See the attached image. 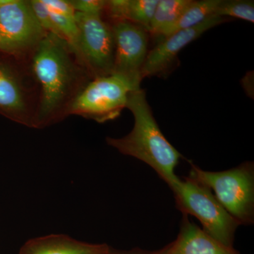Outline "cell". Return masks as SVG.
I'll list each match as a JSON object with an SVG mask.
<instances>
[{
	"instance_id": "obj_1",
	"label": "cell",
	"mask_w": 254,
	"mask_h": 254,
	"mask_svg": "<svg viewBox=\"0 0 254 254\" xmlns=\"http://www.w3.org/2000/svg\"><path fill=\"white\" fill-rule=\"evenodd\" d=\"M40 96L36 128L60 123L68 117L73 100L93 79L67 43L51 33L28 58Z\"/></svg>"
},
{
	"instance_id": "obj_2",
	"label": "cell",
	"mask_w": 254,
	"mask_h": 254,
	"mask_svg": "<svg viewBox=\"0 0 254 254\" xmlns=\"http://www.w3.org/2000/svg\"><path fill=\"white\" fill-rule=\"evenodd\" d=\"M126 108L134 118L131 131L123 138L108 137L107 143L123 154L149 165L172 190L180 180L175 170L182 155L159 128L144 90L140 88L131 92Z\"/></svg>"
},
{
	"instance_id": "obj_3",
	"label": "cell",
	"mask_w": 254,
	"mask_h": 254,
	"mask_svg": "<svg viewBox=\"0 0 254 254\" xmlns=\"http://www.w3.org/2000/svg\"><path fill=\"white\" fill-rule=\"evenodd\" d=\"M39 96L28 62L0 51V115L36 128Z\"/></svg>"
},
{
	"instance_id": "obj_4",
	"label": "cell",
	"mask_w": 254,
	"mask_h": 254,
	"mask_svg": "<svg viewBox=\"0 0 254 254\" xmlns=\"http://www.w3.org/2000/svg\"><path fill=\"white\" fill-rule=\"evenodd\" d=\"M188 177L209 189L220 204L240 225L254 223V164L245 162L236 168L209 172L190 162Z\"/></svg>"
},
{
	"instance_id": "obj_5",
	"label": "cell",
	"mask_w": 254,
	"mask_h": 254,
	"mask_svg": "<svg viewBox=\"0 0 254 254\" xmlns=\"http://www.w3.org/2000/svg\"><path fill=\"white\" fill-rule=\"evenodd\" d=\"M177 207L183 215L199 220L203 230L222 245L234 248L239 222L228 212L209 189L190 177L180 179L172 189Z\"/></svg>"
},
{
	"instance_id": "obj_6",
	"label": "cell",
	"mask_w": 254,
	"mask_h": 254,
	"mask_svg": "<svg viewBox=\"0 0 254 254\" xmlns=\"http://www.w3.org/2000/svg\"><path fill=\"white\" fill-rule=\"evenodd\" d=\"M139 88L115 73L93 78L73 100L68 116L78 115L98 123L115 120L127 108L130 93Z\"/></svg>"
},
{
	"instance_id": "obj_7",
	"label": "cell",
	"mask_w": 254,
	"mask_h": 254,
	"mask_svg": "<svg viewBox=\"0 0 254 254\" xmlns=\"http://www.w3.org/2000/svg\"><path fill=\"white\" fill-rule=\"evenodd\" d=\"M47 34L30 1L11 0L0 6V51L28 61Z\"/></svg>"
},
{
	"instance_id": "obj_8",
	"label": "cell",
	"mask_w": 254,
	"mask_h": 254,
	"mask_svg": "<svg viewBox=\"0 0 254 254\" xmlns=\"http://www.w3.org/2000/svg\"><path fill=\"white\" fill-rule=\"evenodd\" d=\"M78 30V55L80 63L95 78L112 74L115 41L111 25L102 16L75 15Z\"/></svg>"
},
{
	"instance_id": "obj_9",
	"label": "cell",
	"mask_w": 254,
	"mask_h": 254,
	"mask_svg": "<svg viewBox=\"0 0 254 254\" xmlns=\"http://www.w3.org/2000/svg\"><path fill=\"white\" fill-rule=\"evenodd\" d=\"M115 57L113 73L128 78L139 86L142 68L148 55L149 33L129 21H113Z\"/></svg>"
},
{
	"instance_id": "obj_10",
	"label": "cell",
	"mask_w": 254,
	"mask_h": 254,
	"mask_svg": "<svg viewBox=\"0 0 254 254\" xmlns=\"http://www.w3.org/2000/svg\"><path fill=\"white\" fill-rule=\"evenodd\" d=\"M228 18L213 15L193 28L182 30L157 43L147 55L142 68V78L161 74L174 63L187 45L199 38L210 28L228 21Z\"/></svg>"
},
{
	"instance_id": "obj_11",
	"label": "cell",
	"mask_w": 254,
	"mask_h": 254,
	"mask_svg": "<svg viewBox=\"0 0 254 254\" xmlns=\"http://www.w3.org/2000/svg\"><path fill=\"white\" fill-rule=\"evenodd\" d=\"M166 254H241L222 245L184 215L176 240L167 245Z\"/></svg>"
},
{
	"instance_id": "obj_12",
	"label": "cell",
	"mask_w": 254,
	"mask_h": 254,
	"mask_svg": "<svg viewBox=\"0 0 254 254\" xmlns=\"http://www.w3.org/2000/svg\"><path fill=\"white\" fill-rule=\"evenodd\" d=\"M105 244H90L65 235H50L27 241L19 254H93Z\"/></svg>"
},
{
	"instance_id": "obj_13",
	"label": "cell",
	"mask_w": 254,
	"mask_h": 254,
	"mask_svg": "<svg viewBox=\"0 0 254 254\" xmlns=\"http://www.w3.org/2000/svg\"><path fill=\"white\" fill-rule=\"evenodd\" d=\"M222 0L192 1L191 4L175 22L159 32L155 38L158 42L182 30L188 29L200 24L210 16L215 15Z\"/></svg>"
},
{
	"instance_id": "obj_14",
	"label": "cell",
	"mask_w": 254,
	"mask_h": 254,
	"mask_svg": "<svg viewBox=\"0 0 254 254\" xmlns=\"http://www.w3.org/2000/svg\"><path fill=\"white\" fill-rule=\"evenodd\" d=\"M193 0H158L148 33L155 36L164 28L172 24L191 4Z\"/></svg>"
},
{
	"instance_id": "obj_15",
	"label": "cell",
	"mask_w": 254,
	"mask_h": 254,
	"mask_svg": "<svg viewBox=\"0 0 254 254\" xmlns=\"http://www.w3.org/2000/svg\"><path fill=\"white\" fill-rule=\"evenodd\" d=\"M158 0H128L127 21L149 31Z\"/></svg>"
},
{
	"instance_id": "obj_16",
	"label": "cell",
	"mask_w": 254,
	"mask_h": 254,
	"mask_svg": "<svg viewBox=\"0 0 254 254\" xmlns=\"http://www.w3.org/2000/svg\"><path fill=\"white\" fill-rule=\"evenodd\" d=\"M215 15L222 17L240 18L254 22V1L247 0H222Z\"/></svg>"
},
{
	"instance_id": "obj_17",
	"label": "cell",
	"mask_w": 254,
	"mask_h": 254,
	"mask_svg": "<svg viewBox=\"0 0 254 254\" xmlns=\"http://www.w3.org/2000/svg\"><path fill=\"white\" fill-rule=\"evenodd\" d=\"M32 9L34 11L38 22L48 33L54 34L62 38L59 30L57 27L49 10L46 7V5L42 2L41 0H31Z\"/></svg>"
},
{
	"instance_id": "obj_18",
	"label": "cell",
	"mask_w": 254,
	"mask_h": 254,
	"mask_svg": "<svg viewBox=\"0 0 254 254\" xmlns=\"http://www.w3.org/2000/svg\"><path fill=\"white\" fill-rule=\"evenodd\" d=\"M70 2L76 12L102 16L106 4L103 0H70Z\"/></svg>"
},
{
	"instance_id": "obj_19",
	"label": "cell",
	"mask_w": 254,
	"mask_h": 254,
	"mask_svg": "<svg viewBox=\"0 0 254 254\" xmlns=\"http://www.w3.org/2000/svg\"><path fill=\"white\" fill-rule=\"evenodd\" d=\"M128 0H109L106 1L104 13L113 21H127Z\"/></svg>"
},
{
	"instance_id": "obj_20",
	"label": "cell",
	"mask_w": 254,
	"mask_h": 254,
	"mask_svg": "<svg viewBox=\"0 0 254 254\" xmlns=\"http://www.w3.org/2000/svg\"><path fill=\"white\" fill-rule=\"evenodd\" d=\"M49 11L64 16H75L76 11L68 0H41Z\"/></svg>"
},
{
	"instance_id": "obj_21",
	"label": "cell",
	"mask_w": 254,
	"mask_h": 254,
	"mask_svg": "<svg viewBox=\"0 0 254 254\" xmlns=\"http://www.w3.org/2000/svg\"><path fill=\"white\" fill-rule=\"evenodd\" d=\"M166 252L167 246L161 250L156 251L144 250L140 248H134L130 250H118L110 247L109 254H166Z\"/></svg>"
},
{
	"instance_id": "obj_22",
	"label": "cell",
	"mask_w": 254,
	"mask_h": 254,
	"mask_svg": "<svg viewBox=\"0 0 254 254\" xmlns=\"http://www.w3.org/2000/svg\"><path fill=\"white\" fill-rule=\"evenodd\" d=\"M110 247L108 245H105L104 248L103 250L99 251V252H97V253H95L93 254H109L110 253Z\"/></svg>"
},
{
	"instance_id": "obj_23",
	"label": "cell",
	"mask_w": 254,
	"mask_h": 254,
	"mask_svg": "<svg viewBox=\"0 0 254 254\" xmlns=\"http://www.w3.org/2000/svg\"><path fill=\"white\" fill-rule=\"evenodd\" d=\"M0 41H1V37H0Z\"/></svg>"
}]
</instances>
